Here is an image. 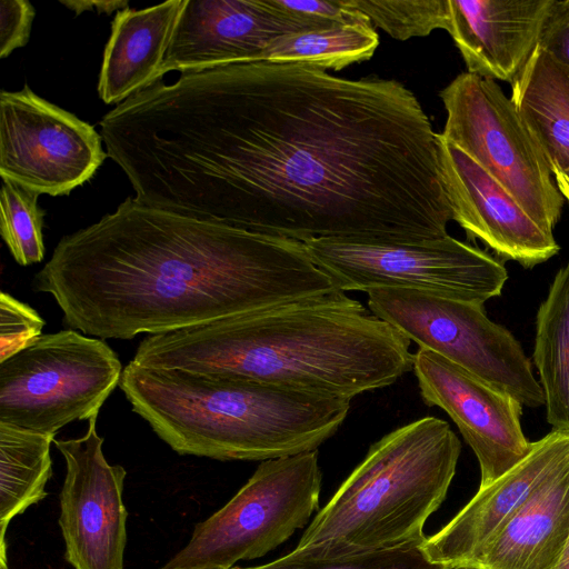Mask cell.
Here are the masks:
<instances>
[{"mask_svg":"<svg viewBox=\"0 0 569 569\" xmlns=\"http://www.w3.org/2000/svg\"><path fill=\"white\" fill-rule=\"evenodd\" d=\"M131 362L351 399L413 369L410 341L337 290L147 336Z\"/></svg>","mask_w":569,"mask_h":569,"instance_id":"3957f363","label":"cell"},{"mask_svg":"<svg viewBox=\"0 0 569 569\" xmlns=\"http://www.w3.org/2000/svg\"><path fill=\"white\" fill-rule=\"evenodd\" d=\"M36 14L28 0H1L0 2V57L6 58L13 50L29 41Z\"/></svg>","mask_w":569,"mask_h":569,"instance_id":"83f0119b","label":"cell"},{"mask_svg":"<svg viewBox=\"0 0 569 569\" xmlns=\"http://www.w3.org/2000/svg\"><path fill=\"white\" fill-rule=\"evenodd\" d=\"M557 569H569V539L567 541L566 548L560 558Z\"/></svg>","mask_w":569,"mask_h":569,"instance_id":"1f68e13d","label":"cell"},{"mask_svg":"<svg viewBox=\"0 0 569 569\" xmlns=\"http://www.w3.org/2000/svg\"><path fill=\"white\" fill-rule=\"evenodd\" d=\"M423 541L332 560L306 559L287 553L264 565L232 569H449L426 556L421 547Z\"/></svg>","mask_w":569,"mask_h":569,"instance_id":"484cf974","label":"cell"},{"mask_svg":"<svg viewBox=\"0 0 569 569\" xmlns=\"http://www.w3.org/2000/svg\"><path fill=\"white\" fill-rule=\"evenodd\" d=\"M532 360L548 423L569 430V262L556 273L538 309Z\"/></svg>","mask_w":569,"mask_h":569,"instance_id":"44dd1931","label":"cell"},{"mask_svg":"<svg viewBox=\"0 0 569 569\" xmlns=\"http://www.w3.org/2000/svg\"><path fill=\"white\" fill-rule=\"evenodd\" d=\"M122 371L100 339L73 329L41 335L0 362V423L54 437L74 420L98 417Z\"/></svg>","mask_w":569,"mask_h":569,"instance_id":"52a82bcc","label":"cell"},{"mask_svg":"<svg viewBox=\"0 0 569 569\" xmlns=\"http://www.w3.org/2000/svg\"><path fill=\"white\" fill-rule=\"evenodd\" d=\"M420 396L452 419L475 452L485 487L521 461L530 451L520 417L522 405L446 358L419 348L413 369Z\"/></svg>","mask_w":569,"mask_h":569,"instance_id":"4fadbf2b","label":"cell"},{"mask_svg":"<svg viewBox=\"0 0 569 569\" xmlns=\"http://www.w3.org/2000/svg\"><path fill=\"white\" fill-rule=\"evenodd\" d=\"M439 142L452 220L468 239H479L498 257L526 268L559 252L553 230L535 220L493 177L440 133Z\"/></svg>","mask_w":569,"mask_h":569,"instance_id":"9a60e30c","label":"cell"},{"mask_svg":"<svg viewBox=\"0 0 569 569\" xmlns=\"http://www.w3.org/2000/svg\"><path fill=\"white\" fill-rule=\"evenodd\" d=\"M539 46L569 66V0L553 1Z\"/></svg>","mask_w":569,"mask_h":569,"instance_id":"f1b7e54d","label":"cell"},{"mask_svg":"<svg viewBox=\"0 0 569 569\" xmlns=\"http://www.w3.org/2000/svg\"><path fill=\"white\" fill-rule=\"evenodd\" d=\"M318 451L262 461L218 511L198 522L187 546L158 569H232L267 555L319 509Z\"/></svg>","mask_w":569,"mask_h":569,"instance_id":"8992f818","label":"cell"},{"mask_svg":"<svg viewBox=\"0 0 569 569\" xmlns=\"http://www.w3.org/2000/svg\"><path fill=\"white\" fill-rule=\"evenodd\" d=\"M569 460V430L552 429L532 442L528 455L470 501L421 547L426 556L449 569H465L480 548Z\"/></svg>","mask_w":569,"mask_h":569,"instance_id":"2e32d148","label":"cell"},{"mask_svg":"<svg viewBox=\"0 0 569 569\" xmlns=\"http://www.w3.org/2000/svg\"><path fill=\"white\" fill-rule=\"evenodd\" d=\"M376 26L397 40L427 37L433 30L448 31V0H346Z\"/></svg>","mask_w":569,"mask_h":569,"instance_id":"d4e9b609","label":"cell"},{"mask_svg":"<svg viewBox=\"0 0 569 569\" xmlns=\"http://www.w3.org/2000/svg\"><path fill=\"white\" fill-rule=\"evenodd\" d=\"M461 442L450 425L423 417L383 436L319 509L289 555L332 560L423 541L445 501Z\"/></svg>","mask_w":569,"mask_h":569,"instance_id":"5b68a950","label":"cell"},{"mask_svg":"<svg viewBox=\"0 0 569 569\" xmlns=\"http://www.w3.org/2000/svg\"><path fill=\"white\" fill-rule=\"evenodd\" d=\"M552 169H569V66L539 44L511 82V97Z\"/></svg>","mask_w":569,"mask_h":569,"instance_id":"ffe728a7","label":"cell"},{"mask_svg":"<svg viewBox=\"0 0 569 569\" xmlns=\"http://www.w3.org/2000/svg\"><path fill=\"white\" fill-rule=\"evenodd\" d=\"M93 126L26 83L0 93V176L38 194L67 196L108 157Z\"/></svg>","mask_w":569,"mask_h":569,"instance_id":"8fae6325","label":"cell"},{"mask_svg":"<svg viewBox=\"0 0 569 569\" xmlns=\"http://www.w3.org/2000/svg\"><path fill=\"white\" fill-rule=\"evenodd\" d=\"M63 322L101 339L158 335L340 290L301 241L127 198L64 236L33 277Z\"/></svg>","mask_w":569,"mask_h":569,"instance_id":"7a4b0ae2","label":"cell"},{"mask_svg":"<svg viewBox=\"0 0 569 569\" xmlns=\"http://www.w3.org/2000/svg\"><path fill=\"white\" fill-rule=\"evenodd\" d=\"M439 96L447 113L441 138L462 149L535 220L553 230L565 199L542 149L500 86L462 72Z\"/></svg>","mask_w":569,"mask_h":569,"instance_id":"30bf717a","label":"cell"},{"mask_svg":"<svg viewBox=\"0 0 569 569\" xmlns=\"http://www.w3.org/2000/svg\"><path fill=\"white\" fill-rule=\"evenodd\" d=\"M61 4L72 10L77 16L84 11H97L110 14L128 8L129 1L120 0H61Z\"/></svg>","mask_w":569,"mask_h":569,"instance_id":"f546056e","label":"cell"},{"mask_svg":"<svg viewBox=\"0 0 569 569\" xmlns=\"http://www.w3.org/2000/svg\"><path fill=\"white\" fill-rule=\"evenodd\" d=\"M40 194L14 182L2 180L0 191V231L16 262L30 266L44 257L43 217Z\"/></svg>","mask_w":569,"mask_h":569,"instance_id":"cb8c5ba5","label":"cell"},{"mask_svg":"<svg viewBox=\"0 0 569 569\" xmlns=\"http://www.w3.org/2000/svg\"><path fill=\"white\" fill-rule=\"evenodd\" d=\"M134 199L298 241L446 237L439 133L393 79L251 62L159 80L99 122Z\"/></svg>","mask_w":569,"mask_h":569,"instance_id":"6da1fadb","label":"cell"},{"mask_svg":"<svg viewBox=\"0 0 569 569\" xmlns=\"http://www.w3.org/2000/svg\"><path fill=\"white\" fill-rule=\"evenodd\" d=\"M379 46L370 22L339 23L273 39L257 62L298 63L339 71L369 60Z\"/></svg>","mask_w":569,"mask_h":569,"instance_id":"603a6c76","label":"cell"},{"mask_svg":"<svg viewBox=\"0 0 569 569\" xmlns=\"http://www.w3.org/2000/svg\"><path fill=\"white\" fill-rule=\"evenodd\" d=\"M366 293L371 313L419 348L508 392L522 406L545 405L530 359L509 330L487 317L483 305L403 288Z\"/></svg>","mask_w":569,"mask_h":569,"instance_id":"9c48e42d","label":"cell"},{"mask_svg":"<svg viewBox=\"0 0 569 569\" xmlns=\"http://www.w3.org/2000/svg\"><path fill=\"white\" fill-rule=\"evenodd\" d=\"M552 174L560 193L569 202V169H552Z\"/></svg>","mask_w":569,"mask_h":569,"instance_id":"4dcf8cb0","label":"cell"},{"mask_svg":"<svg viewBox=\"0 0 569 569\" xmlns=\"http://www.w3.org/2000/svg\"><path fill=\"white\" fill-rule=\"evenodd\" d=\"M305 31L273 0H184L160 77L257 62L273 39Z\"/></svg>","mask_w":569,"mask_h":569,"instance_id":"5bb4252c","label":"cell"},{"mask_svg":"<svg viewBox=\"0 0 569 569\" xmlns=\"http://www.w3.org/2000/svg\"><path fill=\"white\" fill-rule=\"evenodd\" d=\"M184 0L117 12L104 47L98 93L107 103H121L160 77Z\"/></svg>","mask_w":569,"mask_h":569,"instance_id":"d6986e66","label":"cell"},{"mask_svg":"<svg viewBox=\"0 0 569 569\" xmlns=\"http://www.w3.org/2000/svg\"><path fill=\"white\" fill-rule=\"evenodd\" d=\"M301 242L343 292L403 288L483 305L501 295L508 279L500 260L449 234L407 242L336 238Z\"/></svg>","mask_w":569,"mask_h":569,"instance_id":"ba28073f","label":"cell"},{"mask_svg":"<svg viewBox=\"0 0 569 569\" xmlns=\"http://www.w3.org/2000/svg\"><path fill=\"white\" fill-rule=\"evenodd\" d=\"M555 0H448L447 32L469 73L512 82L539 44Z\"/></svg>","mask_w":569,"mask_h":569,"instance_id":"e0dca14e","label":"cell"},{"mask_svg":"<svg viewBox=\"0 0 569 569\" xmlns=\"http://www.w3.org/2000/svg\"><path fill=\"white\" fill-rule=\"evenodd\" d=\"M54 437L0 423V540L10 521L47 497Z\"/></svg>","mask_w":569,"mask_h":569,"instance_id":"7402d4cb","label":"cell"},{"mask_svg":"<svg viewBox=\"0 0 569 569\" xmlns=\"http://www.w3.org/2000/svg\"><path fill=\"white\" fill-rule=\"evenodd\" d=\"M0 569H9L6 545H0Z\"/></svg>","mask_w":569,"mask_h":569,"instance_id":"d6a6232c","label":"cell"},{"mask_svg":"<svg viewBox=\"0 0 569 569\" xmlns=\"http://www.w3.org/2000/svg\"><path fill=\"white\" fill-rule=\"evenodd\" d=\"M569 539V460L546 479L465 569H557Z\"/></svg>","mask_w":569,"mask_h":569,"instance_id":"ac0fdd59","label":"cell"},{"mask_svg":"<svg viewBox=\"0 0 569 569\" xmlns=\"http://www.w3.org/2000/svg\"><path fill=\"white\" fill-rule=\"evenodd\" d=\"M97 418L82 437L53 441L67 468L59 516L64 557L73 569H124L127 471L104 458Z\"/></svg>","mask_w":569,"mask_h":569,"instance_id":"7c38bea8","label":"cell"},{"mask_svg":"<svg viewBox=\"0 0 569 569\" xmlns=\"http://www.w3.org/2000/svg\"><path fill=\"white\" fill-rule=\"evenodd\" d=\"M43 319L29 305L0 295V362L24 349L42 333Z\"/></svg>","mask_w":569,"mask_h":569,"instance_id":"4316f807","label":"cell"},{"mask_svg":"<svg viewBox=\"0 0 569 569\" xmlns=\"http://www.w3.org/2000/svg\"><path fill=\"white\" fill-rule=\"evenodd\" d=\"M119 387L132 410L179 455L264 461L317 450L351 399L240 377L129 362Z\"/></svg>","mask_w":569,"mask_h":569,"instance_id":"277c9868","label":"cell"}]
</instances>
